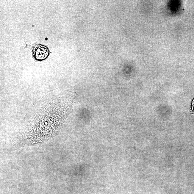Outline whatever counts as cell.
Returning <instances> with one entry per match:
<instances>
[{
  "instance_id": "obj_1",
  "label": "cell",
  "mask_w": 194,
  "mask_h": 194,
  "mask_svg": "<svg viewBox=\"0 0 194 194\" xmlns=\"http://www.w3.org/2000/svg\"><path fill=\"white\" fill-rule=\"evenodd\" d=\"M79 99L75 93L47 95L36 104L17 138L18 148L44 143L57 134Z\"/></svg>"
},
{
  "instance_id": "obj_2",
  "label": "cell",
  "mask_w": 194,
  "mask_h": 194,
  "mask_svg": "<svg viewBox=\"0 0 194 194\" xmlns=\"http://www.w3.org/2000/svg\"><path fill=\"white\" fill-rule=\"evenodd\" d=\"M32 51L34 58L38 61H42L46 59L49 53L47 47L41 44L35 45L32 48Z\"/></svg>"
},
{
  "instance_id": "obj_3",
  "label": "cell",
  "mask_w": 194,
  "mask_h": 194,
  "mask_svg": "<svg viewBox=\"0 0 194 194\" xmlns=\"http://www.w3.org/2000/svg\"><path fill=\"white\" fill-rule=\"evenodd\" d=\"M191 112L192 114H194V99L192 103Z\"/></svg>"
}]
</instances>
